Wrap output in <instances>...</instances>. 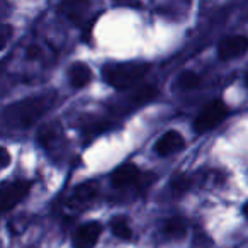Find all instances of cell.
<instances>
[{
    "label": "cell",
    "instance_id": "cell-1",
    "mask_svg": "<svg viewBox=\"0 0 248 248\" xmlns=\"http://www.w3.org/2000/svg\"><path fill=\"white\" fill-rule=\"evenodd\" d=\"M150 65L141 62L110 63L102 68V77L110 87L117 90H129L148 73Z\"/></svg>",
    "mask_w": 248,
    "mask_h": 248
},
{
    "label": "cell",
    "instance_id": "cell-2",
    "mask_svg": "<svg viewBox=\"0 0 248 248\" xmlns=\"http://www.w3.org/2000/svg\"><path fill=\"white\" fill-rule=\"evenodd\" d=\"M46 107H48V104H46L45 99H41V97H31V99L21 100V102L7 107L5 116H7V121L11 124L26 128V126L34 124L45 114Z\"/></svg>",
    "mask_w": 248,
    "mask_h": 248
},
{
    "label": "cell",
    "instance_id": "cell-3",
    "mask_svg": "<svg viewBox=\"0 0 248 248\" xmlns=\"http://www.w3.org/2000/svg\"><path fill=\"white\" fill-rule=\"evenodd\" d=\"M228 116V106L223 100L216 99L211 100L209 104L202 107V110L199 112V116L194 121V129L196 133H206L211 131L213 128H216L217 124L223 123Z\"/></svg>",
    "mask_w": 248,
    "mask_h": 248
},
{
    "label": "cell",
    "instance_id": "cell-4",
    "mask_svg": "<svg viewBox=\"0 0 248 248\" xmlns=\"http://www.w3.org/2000/svg\"><path fill=\"white\" fill-rule=\"evenodd\" d=\"M31 184L24 182V180H17L14 184H5L0 186V213L11 211L16 207L29 192Z\"/></svg>",
    "mask_w": 248,
    "mask_h": 248
},
{
    "label": "cell",
    "instance_id": "cell-5",
    "mask_svg": "<svg viewBox=\"0 0 248 248\" xmlns=\"http://www.w3.org/2000/svg\"><path fill=\"white\" fill-rule=\"evenodd\" d=\"M100 233H102V226L95 221H89L73 231L72 243L75 248H92L99 241Z\"/></svg>",
    "mask_w": 248,
    "mask_h": 248
},
{
    "label": "cell",
    "instance_id": "cell-6",
    "mask_svg": "<svg viewBox=\"0 0 248 248\" xmlns=\"http://www.w3.org/2000/svg\"><path fill=\"white\" fill-rule=\"evenodd\" d=\"M248 51L247 36H228L217 45V55L221 60H233Z\"/></svg>",
    "mask_w": 248,
    "mask_h": 248
},
{
    "label": "cell",
    "instance_id": "cell-7",
    "mask_svg": "<svg viewBox=\"0 0 248 248\" xmlns=\"http://www.w3.org/2000/svg\"><path fill=\"white\" fill-rule=\"evenodd\" d=\"M186 141H184V136L180 135L179 131H167L162 138L156 141V153L162 156H169L172 153L179 152V150L184 148Z\"/></svg>",
    "mask_w": 248,
    "mask_h": 248
},
{
    "label": "cell",
    "instance_id": "cell-8",
    "mask_svg": "<svg viewBox=\"0 0 248 248\" xmlns=\"http://www.w3.org/2000/svg\"><path fill=\"white\" fill-rule=\"evenodd\" d=\"M140 180V169L133 163H126V165L119 167L116 172L112 173V186L116 189H124Z\"/></svg>",
    "mask_w": 248,
    "mask_h": 248
},
{
    "label": "cell",
    "instance_id": "cell-9",
    "mask_svg": "<svg viewBox=\"0 0 248 248\" xmlns=\"http://www.w3.org/2000/svg\"><path fill=\"white\" fill-rule=\"evenodd\" d=\"M68 78L75 89H83L90 83L92 80V70L85 65V63H73L72 68L68 72Z\"/></svg>",
    "mask_w": 248,
    "mask_h": 248
},
{
    "label": "cell",
    "instance_id": "cell-10",
    "mask_svg": "<svg viewBox=\"0 0 248 248\" xmlns=\"http://www.w3.org/2000/svg\"><path fill=\"white\" fill-rule=\"evenodd\" d=\"M163 236H167L169 240H180L187 234V223L184 217L173 216L163 223V230H162Z\"/></svg>",
    "mask_w": 248,
    "mask_h": 248
},
{
    "label": "cell",
    "instance_id": "cell-11",
    "mask_svg": "<svg viewBox=\"0 0 248 248\" xmlns=\"http://www.w3.org/2000/svg\"><path fill=\"white\" fill-rule=\"evenodd\" d=\"M156 93H158V90H156L155 87L143 85L141 89H138L135 93H131V97H129V102H131L133 107L143 106V104H146V102H150V100L155 99Z\"/></svg>",
    "mask_w": 248,
    "mask_h": 248
},
{
    "label": "cell",
    "instance_id": "cell-12",
    "mask_svg": "<svg viewBox=\"0 0 248 248\" xmlns=\"http://www.w3.org/2000/svg\"><path fill=\"white\" fill-rule=\"evenodd\" d=\"M110 230H112V233L116 234L117 238H121V240H131L133 238L131 226H129L128 219L123 216H117L110 221Z\"/></svg>",
    "mask_w": 248,
    "mask_h": 248
},
{
    "label": "cell",
    "instance_id": "cell-13",
    "mask_svg": "<svg viewBox=\"0 0 248 248\" xmlns=\"http://www.w3.org/2000/svg\"><path fill=\"white\" fill-rule=\"evenodd\" d=\"M97 196V184L93 182H85L82 186H78L73 192V197L75 201H80V202H87V201L93 199Z\"/></svg>",
    "mask_w": 248,
    "mask_h": 248
},
{
    "label": "cell",
    "instance_id": "cell-14",
    "mask_svg": "<svg viewBox=\"0 0 248 248\" xmlns=\"http://www.w3.org/2000/svg\"><path fill=\"white\" fill-rule=\"evenodd\" d=\"M201 78L199 75H196L194 72H184L182 75L179 77V85L186 90H190V89H196L199 85Z\"/></svg>",
    "mask_w": 248,
    "mask_h": 248
},
{
    "label": "cell",
    "instance_id": "cell-15",
    "mask_svg": "<svg viewBox=\"0 0 248 248\" xmlns=\"http://www.w3.org/2000/svg\"><path fill=\"white\" fill-rule=\"evenodd\" d=\"M14 36V29L9 24H0V51L9 45L11 38Z\"/></svg>",
    "mask_w": 248,
    "mask_h": 248
},
{
    "label": "cell",
    "instance_id": "cell-16",
    "mask_svg": "<svg viewBox=\"0 0 248 248\" xmlns=\"http://www.w3.org/2000/svg\"><path fill=\"white\" fill-rule=\"evenodd\" d=\"M187 187H189V180H187L186 177H177V179L173 180V189H175L177 192H184Z\"/></svg>",
    "mask_w": 248,
    "mask_h": 248
},
{
    "label": "cell",
    "instance_id": "cell-17",
    "mask_svg": "<svg viewBox=\"0 0 248 248\" xmlns=\"http://www.w3.org/2000/svg\"><path fill=\"white\" fill-rule=\"evenodd\" d=\"M9 163H11V153H9L5 148L0 146V169L9 167Z\"/></svg>",
    "mask_w": 248,
    "mask_h": 248
},
{
    "label": "cell",
    "instance_id": "cell-18",
    "mask_svg": "<svg viewBox=\"0 0 248 248\" xmlns=\"http://www.w3.org/2000/svg\"><path fill=\"white\" fill-rule=\"evenodd\" d=\"M38 55H39V48H38V46H31V48L28 49V58H36Z\"/></svg>",
    "mask_w": 248,
    "mask_h": 248
},
{
    "label": "cell",
    "instance_id": "cell-19",
    "mask_svg": "<svg viewBox=\"0 0 248 248\" xmlns=\"http://www.w3.org/2000/svg\"><path fill=\"white\" fill-rule=\"evenodd\" d=\"M243 214H245V217L248 219V201H247V204L243 206Z\"/></svg>",
    "mask_w": 248,
    "mask_h": 248
},
{
    "label": "cell",
    "instance_id": "cell-20",
    "mask_svg": "<svg viewBox=\"0 0 248 248\" xmlns=\"http://www.w3.org/2000/svg\"><path fill=\"white\" fill-rule=\"evenodd\" d=\"M245 85L248 87V70H247V73H245Z\"/></svg>",
    "mask_w": 248,
    "mask_h": 248
}]
</instances>
